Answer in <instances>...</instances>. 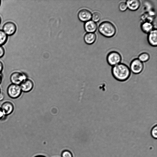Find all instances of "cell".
I'll use <instances>...</instances> for the list:
<instances>
[{"instance_id":"52a82bcc","label":"cell","mask_w":157,"mask_h":157,"mask_svg":"<svg viewBox=\"0 0 157 157\" xmlns=\"http://www.w3.org/2000/svg\"><path fill=\"white\" fill-rule=\"evenodd\" d=\"M2 30L8 36H11L15 34L17 27L15 24L13 22L7 21L3 25Z\"/></svg>"},{"instance_id":"6da1fadb","label":"cell","mask_w":157,"mask_h":157,"mask_svg":"<svg viewBox=\"0 0 157 157\" xmlns=\"http://www.w3.org/2000/svg\"><path fill=\"white\" fill-rule=\"evenodd\" d=\"M111 73L113 77L117 81L123 82L129 78L131 71L126 64L120 63L112 67Z\"/></svg>"},{"instance_id":"f1b7e54d","label":"cell","mask_w":157,"mask_h":157,"mask_svg":"<svg viewBox=\"0 0 157 157\" xmlns=\"http://www.w3.org/2000/svg\"><path fill=\"white\" fill-rule=\"evenodd\" d=\"M1 0H0V6H1Z\"/></svg>"},{"instance_id":"30bf717a","label":"cell","mask_w":157,"mask_h":157,"mask_svg":"<svg viewBox=\"0 0 157 157\" xmlns=\"http://www.w3.org/2000/svg\"><path fill=\"white\" fill-rule=\"evenodd\" d=\"M92 14L88 10L82 9L78 12V17L79 19L82 21H87L91 19Z\"/></svg>"},{"instance_id":"44dd1931","label":"cell","mask_w":157,"mask_h":157,"mask_svg":"<svg viewBox=\"0 0 157 157\" xmlns=\"http://www.w3.org/2000/svg\"><path fill=\"white\" fill-rule=\"evenodd\" d=\"M152 136L155 139L157 138V126L156 124L154 125L151 128V132Z\"/></svg>"},{"instance_id":"7c38bea8","label":"cell","mask_w":157,"mask_h":157,"mask_svg":"<svg viewBox=\"0 0 157 157\" xmlns=\"http://www.w3.org/2000/svg\"><path fill=\"white\" fill-rule=\"evenodd\" d=\"M128 9L132 11H135L138 10L140 5V2L138 0H129L126 2Z\"/></svg>"},{"instance_id":"ba28073f","label":"cell","mask_w":157,"mask_h":157,"mask_svg":"<svg viewBox=\"0 0 157 157\" xmlns=\"http://www.w3.org/2000/svg\"><path fill=\"white\" fill-rule=\"evenodd\" d=\"M1 108L4 116H7L13 112L14 109V106L11 102L6 101L2 104Z\"/></svg>"},{"instance_id":"e0dca14e","label":"cell","mask_w":157,"mask_h":157,"mask_svg":"<svg viewBox=\"0 0 157 157\" xmlns=\"http://www.w3.org/2000/svg\"><path fill=\"white\" fill-rule=\"evenodd\" d=\"M150 56L147 52H144L140 54L138 56V59L142 62H145L150 59Z\"/></svg>"},{"instance_id":"277c9868","label":"cell","mask_w":157,"mask_h":157,"mask_svg":"<svg viewBox=\"0 0 157 157\" xmlns=\"http://www.w3.org/2000/svg\"><path fill=\"white\" fill-rule=\"evenodd\" d=\"M22 91L19 85L10 84L8 87L7 93L8 96L11 98L16 99L21 95Z\"/></svg>"},{"instance_id":"d4e9b609","label":"cell","mask_w":157,"mask_h":157,"mask_svg":"<svg viewBox=\"0 0 157 157\" xmlns=\"http://www.w3.org/2000/svg\"><path fill=\"white\" fill-rule=\"evenodd\" d=\"M4 115L2 110V109L0 107V120L2 119Z\"/></svg>"},{"instance_id":"9c48e42d","label":"cell","mask_w":157,"mask_h":157,"mask_svg":"<svg viewBox=\"0 0 157 157\" xmlns=\"http://www.w3.org/2000/svg\"><path fill=\"white\" fill-rule=\"evenodd\" d=\"M147 40L149 44L153 47L157 46V31L156 29H153L148 33Z\"/></svg>"},{"instance_id":"cb8c5ba5","label":"cell","mask_w":157,"mask_h":157,"mask_svg":"<svg viewBox=\"0 0 157 157\" xmlns=\"http://www.w3.org/2000/svg\"><path fill=\"white\" fill-rule=\"evenodd\" d=\"M4 98V95L3 93L1 92L0 93V101L3 100Z\"/></svg>"},{"instance_id":"5bb4252c","label":"cell","mask_w":157,"mask_h":157,"mask_svg":"<svg viewBox=\"0 0 157 157\" xmlns=\"http://www.w3.org/2000/svg\"><path fill=\"white\" fill-rule=\"evenodd\" d=\"M96 38V35L95 33H87L84 36V40L86 44H91L95 41Z\"/></svg>"},{"instance_id":"f546056e","label":"cell","mask_w":157,"mask_h":157,"mask_svg":"<svg viewBox=\"0 0 157 157\" xmlns=\"http://www.w3.org/2000/svg\"><path fill=\"white\" fill-rule=\"evenodd\" d=\"M1 89H0V93H1Z\"/></svg>"},{"instance_id":"3957f363","label":"cell","mask_w":157,"mask_h":157,"mask_svg":"<svg viewBox=\"0 0 157 157\" xmlns=\"http://www.w3.org/2000/svg\"><path fill=\"white\" fill-rule=\"evenodd\" d=\"M122 60L121 54L116 51L109 52L106 57L107 62L110 66L112 67L120 63Z\"/></svg>"},{"instance_id":"8fae6325","label":"cell","mask_w":157,"mask_h":157,"mask_svg":"<svg viewBox=\"0 0 157 157\" xmlns=\"http://www.w3.org/2000/svg\"><path fill=\"white\" fill-rule=\"evenodd\" d=\"M19 86L22 92H28L32 89L33 84L31 80L26 78Z\"/></svg>"},{"instance_id":"9a60e30c","label":"cell","mask_w":157,"mask_h":157,"mask_svg":"<svg viewBox=\"0 0 157 157\" xmlns=\"http://www.w3.org/2000/svg\"><path fill=\"white\" fill-rule=\"evenodd\" d=\"M141 29L144 33L148 34L153 29V25L150 22H144L141 25Z\"/></svg>"},{"instance_id":"83f0119b","label":"cell","mask_w":157,"mask_h":157,"mask_svg":"<svg viewBox=\"0 0 157 157\" xmlns=\"http://www.w3.org/2000/svg\"><path fill=\"white\" fill-rule=\"evenodd\" d=\"M1 21H2V19H1V16H0V25L1 23Z\"/></svg>"},{"instance_id":"2e32d148","label":"cell","mask_w":157,"mask_h":157,"mask_svg":"<svg viewBox=\"0 0 157 157\" xmlns=\"http://www.w3.org/2000/svg\"><path fill=\"white\" fill-rule=\"evenodd\" d=\"M8 36L2 29H0V45L2 46L6 43Z\"/></svg>"},{"instance_id":"d6986e66","label":"cell","mask_w":157,"mask_h":157,"mask_svg":"<svg viewBox=\"0 0 157 157\" xmlns=\"http://www.w3.org/2000/svg\"><path fill=\"white\" fill-rule=\"evenodd\" d=\"M61 157H73V156L71 151L67 150H65L62 152Z\"/></svg>"},{"instance_id":"5b68a950","label":"cell","mask_w":157,"mask_h":157,"mask_svg":"<svg viewBox=\"0 0 157 157\" xmlns=\"http://www.w3.org/2000/svg\"><path fill=\"white\" fill-rule=\"evenodd\" d=\"M129 69L133 74L137 75L141 73L144 69L143 63L138 59H133L130 63Z\"/></svg>"},{"instance_id":"ffe728a7","label":"cell","mask_w":157,"mask_h":157,"mask_svg":"<svg viewBox=\"0 0 157 157\" xmlns=\"http://www.w3.org/2000/svg\"><path fill=\"white\" fill-rule=\"evenodd\" d=\"M119 9L120 10L121 12L126 11L128 9L126 2H120L119 5Z\"/></svg>"},{"instance_id":"4316f807","label":"cell","mask_w":157,"mask_h":157,"mask_svg":"<svg viewBox=\"0 0 157 157\" xmlns=\"http://www.w3.org/2000/svg\"><path fill=\"white\" fill-rule=\"evenodd\" d=\"M34 157H46L45 156L42 155H38L36 156H35Z\"/></svg>"},{"instance_id":"8992f818","label":"cell","mask_w":157,"mask_h":157,"mask_svg":"<svg viewBox=\"0 0 157 157\" xmlns=\"http://www.w3.org/2000/svg\"><path fill=\"white\" fill-rule=\"evenodd\" d=\"M26 78V76L24 73L19 71L13 72L10 77L11 83L19 85Z\"/></svg>"},{"instance_id":"ac0fdd59","label":"cell","mask_w":157,"mask_h":157,"mask_svg":"<svg viewBox=\"0 0 157 157\" xmlns=\"http://www.w3.org/2000/svg\"><path fill=\"white\" fill-rule=\"evenodd\" d=\"M101 18L100 13L98 12H95L92 14V21L95 22H98Z\"/></svg>"},{"instance_id":"7402d4cb","label":"cell","mask_w":157,"mask_h":157,"mask_svg":"<svg viewBox=\"0 0 157 157\" xmlns=\"http://www.w3.org/2000/svg\"><path fill=\"white\" fill-rule=\"evenodd\" d=\"M5 50L2 46L0 45V58H2L5 54Z\"/></svg>"},{"instance_id":"484cf974","label":"cell","mask_w":157,"mask_h":157,"mask_svg":"<svg viewBox=\"0 0 157 157\" xmlns=\"http://www.w3.org/2000/svg\"><path fill=\"white\" fill-rule=\"evenodd\" d=\"M3 79V75L2 73L0 72V84L2 83Z\"/></svg>"},{"instance_id":"4fadbf2b","label":"cell","mask_w":157,"mask_h":157,"mask_svg":"<svg viewBox=\"0 0 157 157\" xmlns=\"http://www.w3.org/2000/svg\"><path fill=\"white\" fill-rule=\"evenodd\" d=\"M84 29L87 33H94L97 29V25L96 22L92 20L86 21L85 24Z\"/></svg>"},{"instance_id":"603a6c76","label":"cell","mask_w":157,"mask_h":157,"mask_svg":"<svg viewBox=\"0 0 157 157\" xmlns=\"http://www.w3.org/2000/svg\"><path fill=\"white\" fill-rule=\"evenodd\" d=\"M3 69V64L2 62L0 60V72L2 73Z\"/></svg>"},{"instance_id":"7a4b0ae2","label":"cell","mask_w":157,"mask_h":157,"mask_svg":"<svg viewBox=\"0 0 157 157\" xmlns=\"http://www.w3.org/2000/svg\"><path fill=\"white\" fill-rule=\"evenodd\" d=\"M98 31L103 36L107 38H111L115 35L117 30L115 26L112 23L105 21L99 24Z\"/></svg>"}]
</instances>
